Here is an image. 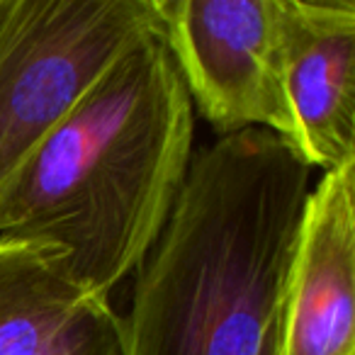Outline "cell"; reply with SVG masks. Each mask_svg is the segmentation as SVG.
<instances>
[{
  "label": "cell",
  "mask_w": 355,
  "mask_h": 355,
  "mask_svg": "<svg viewBox=\"0 0 355 355\" xmlns=\"http://www.w3.org/2000/svg\"><path fill=\"white\" fill-rule=\"evenodd\" d=\"M285 144L314 171L355 158V3L280 0Z\"/></svg>",
  "instance_id": "5b68a950"
},
{
  "label": "cell",
  "mask_w": 355,
  "mask_h": 355,
  "mask_svg": "<svg viewBox=\"0 0 355 355\" xmlns=\"http://www.w3.org/2000/svg\"><path fill=\"white\" fill-rule=\"evenodd\" d=\"M163 44L193 110L219 137L290 134L280 0H153Z\"/></svg>",
  "instance_id": "277c9868"
},
{
  "label": "cell",
  "mask_w": 355,
  "mask_h": 355,
  "mask_svg": "<svg viewBox=\"0 0 355 355\" xmlns=\"http://www.w3.org/2000/svg\"><path fill=\"white\" fill-rule=\"evenodd\" d=\"M311 168L268 129L193 151L139 263L122 355H282L292 256Z\"/></svg>",
  "instance_id": "6da1fadb"
},
{
  "label": "cell",
  "mask_w": 355,
  "mask_h": 355,
  "mask_svg": "<svg viewBox=\"0 0 355 355\" xmlns=\"http://www.w3.org/2000/svg\"><path fill=\"white\" fill-rule=\"evenodd\" d=\"M195 110L161 30L88 85L0 200V239L49 243L110 297L156 243L188 175Z\"/></svg>",
  "instance_id": "7a4b0ae2"
},
{
  "label": "cell",
  "mask_w": 355,
  "mask_h": 355,
  "mask_svg": "<svg viewBox=\"0 0 355 355\" xmlns=\"http://www.w3.org/2000/svg\"><path fill=\"white\" fill-rule=\"evenodd\" d=\"M0 355H122V319L61 248L0 239Z\"/></svg>",
  "instance_id": "52a82bcc"
},
{
  "label": "cell",
  "mask_w": 355,
  "mask_h": 355,
  "mask_svg": "<svg viewBox=\"0 0 355 355\" xmlns=\"http://www.w3.org/2000/svg\"><path fill=\"white\" fill-rule=\"evenodd\" d=\"M282 355H355V158L324 171L304 200Z\"/></svg>",
  "instance_id": "8992f818"
},
{
  "label": "cell",
  "mask_w": 355,
  "mask_h": 355,
  "mask_svg": "<svg viewBox=\"0 0 355 355\" xmlns=\"http://www.w3.org/2000/svg\"><path fill=\"white\" fill-rule=\"evenodd\" d=\"M151 30L153 0H0V200L110 61Z\"/></svg>",
  "instance_id": "3957f363"
}]
</instances>
